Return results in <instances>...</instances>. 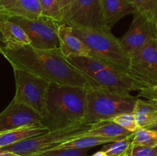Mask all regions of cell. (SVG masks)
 Wrapping results in <instances>:
<instances>
[{
	"label": "cell",
	"instance_id": "obj_1",
	"mask_svg": "<svg viewBox=\"0 0 157 156\" xmlns=\"http://www.w3.org/2000/svg\"><path fill=\"white\" fill-rule=\"evenodd\" d=\"M2 54L10 63L13 70L34 73L52 84L84 89L98 87L93 80L67 61L59 47L38 49L30 44L3 46Z\"/></svg>",
	"mask_w": 157,
	"mask_h": 156
},
{
	"label": "cell",
	"instance_id": "obj_2",
	"mask_svg": "<svg viewBox=\"0 0 157 156\" xmlns=\"http://www.w3.org/2000/svg\"><path fill=\"white\" fill-rule=\"evenodd\" d=\"M87 89L52 84L47 98L46 116L41 124L49 131L83 122Z\"/></svg>",
	"mask_w": 157,
	"mask_h": 156
},
{
	"label": "cell",
	"instance_id": "obj_3",
	"mask_svg": "<svg viewBox=\"0 0 157 156\" xmlns=\"http://www.w3.org/2000/svg\"><path fill=\"white\" fill-rule=\"evenodd\" d=\"M67 61L101 88L127 93L149 88L129 72L94 55L68 58Z\"/></svg>",
	"mask_w": 157,
	"mask_h": 156
},
{
	"label": "cell",
	"instance_id": "obj_4",
	"mask_svg": "<svg viewBox=\"0 0 157 156\" xmlns=\"http://www.w3.org/2000/svg\"><path fill=\"white\" fill-rule=\"evenodd\" d=\"M137 98L127 92L115 91L98 87L87 89L83 122L94 123L112 120L118 115L133 113Z\"/></svg>",
	"mask_w": 157,
	"mask_h": 156
},
{
	"label": "cell",
	"instance_id": "obj_5",
	"mask_svg": "<svg viewBox=\"0 0 157 156\" xmlns=\"http://www.w3.org/2000/svg\"><path fill=\"white\" fill-rule=\"evenodd\" d=\"M74 34L87 45L94 56L111 62L129 72L131 56L107 26L86 28L71 26Z\"/></svg>",
	"mask_w": 157,
	"mask_h": 156
},
{
	"label": "cell",
	"instance_id": "obj_6",
	"mask_svg": "<svg viewBox=\"0 0 157 156\" xmlns=\"http://www.w3.org/2000/svg\"><path fill=\"white\" fill-rule=\"evenodd\" d=\"M90 127L91 124L80 122L64 128L49 131L12 145L0 147V152L9 151L20 156H32L53 149L64 142L86 136V132Z\"/></svg>",
	"mask_w": 157,
	"mask_h": 156
},
{
	"label": "cell",
	"instance_id": "obj_7",
	"mask_svg": "<svg viewBox=\"0 0 157 156\" xmlns=\"http://www.w3.org/2000/svg\"><path fill=\"white\" fill-rule=\"evenodd\" d=\"M14 75L15 94L13 100L30 107L44 119L47 110L48 93L52 83L21 70H14Z\"/></svg>",
	"mask_w": 157,
	"mask_h": 156
},
{
	"label": "cell",
	"instance_id": "obj_8",
	"mask_svg": "<svg viewBox=\"0 0 157 156\" xmlns=\"http://www.w3.org/2000/svg\"><path fill=\"white\" fill-rule=\"evenodd\" d=\"M9 20L21 26L31 41V46L38 49L59 47L58 30L61 23L45 17L27 18L11 17Z\"/></svg>",
	"mask_w": 157,
	"mask_h": 156
},
{
	"label": "cell",
	"instance_id": "obj_9",
	"mask_svg": "<svg viewBox=\"0 0 157 156\" xmlns=\"http://www.w3.org/2000/svg\"><path fill=\"white\" fill-rule=\"evenodd\" d=\"M129 73L144 82L149 88L157 84V38H152L130 58Z\"/></svg>",
	"mask_w": 157,
	"mask_h": 156
},
{
	"label": "cell",
	"instance_id": "obj_10",
	"mask_svg": "<svg viewBox=\"0 0 157 156\" xmlns=\"http://www.w3.org/2000/svg\"><path fill=\"white\" fill-rule=\"evenodd\" d=\"M63 24L86 28L106 26L101 0H74Z\"/></svg>",
	"mask_w": 157,
	"mask_h": 156
},
{
	"label": "cell",
	"instance_id": "obj_11",
	"mask_svg": "<svg viewBox=\"0 0 157 156\" xmlns=\"http://www.w3.org/2000/svg\"><path fill=\"white\" fill-rule=\"evenodd\" d=\"M132 24L127 33L119 41L123 48L131 56L150 38H157V25L140 12L134 14Z\"/></svg>",
	"mask_w": 157,
	"mask_h": 156
},
{
	"label": "cell",
	"instance_id": "obj_12",
	"mask_svg": "<svg viewBox=\"0 0 157 156\" xmlns=\"http://www.w3.org/2000/svg\"><path fill=\"white\" fill-rule=\"evenodd\" d=\"M42 118L32 109L13 99L0 113V133L20 127L41 124Z\"/></svg>",
	"mask_w": 157,
	"mask_h": 156
},
{
	"label": "cell",
	"instance_id": "obj_13",
	"mask_svg": "<svg viewBox=\"0 0 157 156\" xmlns=\"http://www.w3.org/2000/svg\"><path fill=\"white\" fill-rule=\"evenodd\" d=\"M59 49L67 59L76 57H92L90 48L80 38L74 34L71 26L61 24L58 30Z\"/></svg>",
	"mask_w": 157,
	"mask_h": 156
},
{
	"label": "cell",
	"instance_id": "obj_14",
	"mask_svg": "<svg viewBox=\"0 0 157 156\" xmlns=\"http://www.w3.org/2000/svg\"><path fill=\"white\" fill-rule=\"evenodd\" d=\"M0 11L9 18H38L41 16L38 0H0Z\"/></svg>",
	"mask_w": 157,
	"mask_h": 156
},
{
	"label": "cell",
	"instance_id": "obj_15",
	"mask_svg": "<svg viewBox=\"0 0 157 156\" xmlns=\"http://www.w3.org/2000/svg\"><path fill=\"white\" fill-rule=\"evenodd\" d=\"M101 9L106 26L111 28L121 18L136 12L129 0H101Z\"/></svg>",
	"mask_w": 157,
	"mask_h": 156
},
{
	"label": "cell",
	"instance_id": "obj_16",
	"mask_svg": "<svg viewBox=\"0 0 157 156\" xmlns=\"http://www.w3.org/2000/svg\"><path fill=\"white\" fill-rule=\"evenodd\" d=\"M0 35L4 46L31 44L30 39L22 28L9 19L0 21Z\"/></svg>",
	"mask_w": 157,
	"mask_h": 156
},
{
	"label": "cell",
	"instance_id": "obj_17",
	"mask_svg": "<svg viewBox=\"0 0 157 156\" xmlns=\"http://www.w3.org/2000/svg\"><path fill=\"white\" fill-rule=\"evenodd\" d=\"M49 132V129L42 124L29 126L20 127L15 129L0 133V147L12 145L15 142L40 136Z\"/></svg>",
	"mask_w": 157,
	"mask_h": 156
},
{
	"label": "cell",
	"instance_id": "obj_18",
	"mask_svg": "<svg viewBox=\"0 0 157 156\" xmlns=\"http://www.w3.org/2000/svg\"><path fill=\"white\" fill-rule=\"evenodd\" d=\"M133 113L139 128H148L157 121V100L137 98Z\"/></svg>",
	"mask_w": 157,
	"mask_h": 156
},
{
	"label": "cell",
	"instance_id": "obj_19",
	"mask_svg": "<svg viewBox=\"0 0 157 156\" xmlns=\"http://www.w3.org/2000/svg\"><path fill=\"white\" fill-rule=\"evenodd\" d=\"M133 133L123 128L113 120H103L92 123L91 127L86 132V136L124 139Z\"/></svg>",
	"mask_w": 157,
	"mask_h": 156
},
{
	"label": "cell",
	"instance_id": "obj_20",
	"mask_svg": "<svg viewBox=\"0 0 157 156\" xmlns=\"http://www.w3.org/2000/svg\"><path fill=\"white\" fill-rule=\"evenodd\" d=\"M123 139L117 138H107L101 136H84L82 137L64 142L58 145L53 149H78V148H89L100 145H104L116 142Z\"/></svg>",
	"mask_w": 157,
	"mask_h": 156
},
{
	"label": "cell",
	"instance_id": "obj_21",
	"mask_svg": "<svg viewBox=\"0 0 157 156\" xmlns=\"http://www.w3.org/2000/svg\"><path fill=\"white\" fill-rule=\"evenodd\" d=\"M131 146L155 148L157 146V132L146 128H138L134 132Z\"/></svg>",
	"mask_w": 157,
	"mask_h": 156
},
{
	"label": "cell",
	"instance_id": "obj_22",
	"mask_svg": "<svg viewBox=\"0 0 157 156\" xmlns=\"http://www.w3.org/2000/svg\"><path fill=\"white\" fill-rule=\"evenodd\" d=\"M42 17L51 18L62 24L63 15L59 0H38Z\"/></svg>",
	"mask_w": 157,
	"mask_h": 156
},
{
	"label": "cell",
	"instance_id": "obj_23",
	"mask_svg": "<svg viewBox=\"0 0 157 156\" xmlns=\"http://www.w3.org/2000/svg\"><path fill=\"white\" fill-rule=\"evenodd\" d=\"M140 12L157 25V0H129Z\"/></svg>",
	"mask_w": 157,
	"mask_h": 156
},
{
	"label": "cell",
	"instance_id": "obj_24",
	"mask_svg": "<svg viewBox=\"0 0 157 156\" xmlns=\"http://www.w3.org/2000/svg\"><path fill=\"white\" fill-rule=\"evenodd\" d=\"M133 135H134V133L131 136H128V137L121 139V140H117L116 142L106 144V145L103 146L101 150L105 151L108 156L118 155V154L124 152V151H127V149L130 148Z\"/></svg>",
	"mask_w": 157,
	"mask_h": 156
},
{
	"label": "cell",
	"instance_id": "obj_25",
	"mask_svg": "<svg viewBox=\"0 0 157 156\" xmlns=\"http://www.w3.org/2000/svg\"><path fill=\"white\" fill-rule=\"evenodd\" d=\"M112 120L131 132H134L139 128L136 118L133 113H122V114L117 116Z\"/></svg>",
	"mask_w": 157,
	"mask_h": 156
},
{
	"label": "cell",
	"instance_id": "obj_26",
	"mask_svg": "<svg viewBox=\"0 0 157 156\" xmlns=\"http://www.w3.org/2000/svg\"><path fill=\"white\" fill-rule=\"evenodd\" d=\"M89 148L78 149H52L32 156H87Z\"/></svg>",
	"mask_w": 157,
	"mask_h": 156
},
{
	"label": "cell",
	"instance_id": "obj_27",
	"mask_svg": "<svg viewBox=\"0 0 157 156\" xmlns=\"http://www.w3.org/2000/svg\"><path fill=\"white\" fill-rule=\"evenodd\" d=\"M129 156H155L154 148L145 146H131Z\"/></svg>",
	"mask_w": 157,
	"mask_h": 156
},
{
	"label": "cell",
	"instance_id": "obj_28",
	"mask_svg": "<svg viewBox=\"0 0 157 156\" xmlns=\"http://www.w3.org/2000/svg\"><path fill=\"white\" fill-rule=\"evenodd\" d=\"M138 96H141V97H144L149 99H154L157 100V90H154L153 88H145L139 91Z\"/></svg>",
	"mask_w": 157,
	"mask_h": 156
},
{
	"label": "cell",
	"instance_id": "obj_29",
	"mask_svg": "<svg viewBox=\"0 0 157 156\" xmlns=\"http://www.w3.org/2000/svg\"><path fill=\"white\" fill-rule=\"evenodd\" d=\"M73 1L74 0H59L60 6H61V11H62V15H63L62 24L63 22H64V18H66L69 10H70Z\"/></svg>",
	"mask_w": 157,
	"mask_h": 156
},
{
	"label": "cell",
	"instance_id": "obj_30",
	"mask_svg": "<svg viewBox=\"0 0 157 156\" xmlns=\"http://www.w3.org/2000/svg\"><path fill=\"white\" fill-rule=\"evenodd\" d=\"M0 156H20L15 153L9 152V151H4V152H0Z\"/></svg>",
	"mask_w": 157,
	"mask_h": 156
},
{
	"label": "cell",
	"instance_id": "obj_31",
	"mask_svg": "<svg viewBox=\"0 0 157 156\" xmlns=\"http://www.w3.org/2000/svg\"><path fill=\"white\" fill-rule=\"evenodd\" d=\"M92 156H108V155H107V153H106L105 151L101 150V151H98V152L94 153V154Z\"/></svg>",
	"mask_w": 157,
	"mask_h": 156
},
{
	"label": "cell",
	"instance_id": "obj_32",
	"mask_svg": "<svg viewBox=\"0 0 157 156\" xmlns=\"http://www.w3.org/2000/svg\"><path fill=\"white\" fill-rule=\"evenodd\" d=\"M9 19V17L7 15H6L5 14H3L2 12L0 11V21H3V20H7ZM0 41H1V35H0Z\"/></svg>",
	"mask_w": 157,
	"mask_h": 156
},
{
	"label": "cell",
	"instance_id": "obj_33",
	"mask_svg": "<svg viewBox=\"0 0 157 156\" xmlns=\"http://www.w3.org/2000/svg\"><path fill=\"white\" fill-rule=\"evenodd\" d=\"M148 128V129H150V130H153V131L157 132V121L155 122V123H153V125H151L150 126H149L148 128Z\"/></svg>",
	"mask_w": 157,
	"mask_h": 156
},
{
	"label": "cell",
	"instance_id": "obj_34",
	"mask_svg": "<svg viewBox=\"0 0 157 156\" xmlns=\"http://www.w3.org/2000/svg\"><path fill=\"white\" fill-rule=\"evenodd\" d=\"M129 151H130V148H129V149H127V151H124V152L121 153V154H118V155H117V156H129Z\"/></svg>",
	"mask_w": 157,
	"mask_h": 156
},
{
	"label": "cell",
	"instance_id": "obj_35",
	"mask_svg": "<svg viewBox=\"0 0 157 156\" xmlns=\"http://www.w3.org/2000/svg\"><path fill=\"white\" fill-rule=\"evenodd\" d=\"M154 148V153H155V156H157V146L155 147Z\"/></svg>",
	"mask_w": 157,
	"mask_h": 156
},
{
	"label": "cell",
	"instance_id": "obj_36",
	"mask_svg": "<svg viewBox=\"0 0 157 156\" xmlns=\"http://www.w3.org/2000/svg\"><path fill=\"white\" fill-rule=\"evenodd\" d=\"M2 47L3 46H0V53H2Z\"/></svg>",
	"mask_w": 157,
	"mask_h": 156
},
{
	"label": "cell",
	"instance_id": "obj_37",
	"mask_svg": "<svg viewBox=\"0 0 157 156\" xmlns=\"http://www.w3.org/2000/svg\"><path fill=\"white\" fill-rule=\"evenodd\" d=\"M153 89H154V90H157V84L156 86H155V87H153Z\"/></svg>",
	"mask_w": 157,
	"mask_h": 156
}]
</instances>
